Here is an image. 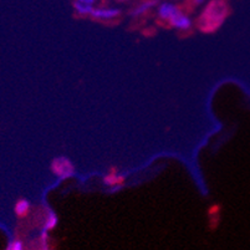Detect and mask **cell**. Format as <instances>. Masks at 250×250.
<instances>
[{"label":"cell","mask_w":250,"mask_h":250,"mask_svg":"<svg viewBox=\"0 0 250 250\" xmlns=\"http://www.w3.org/2000/svg\"><path fill=\"white\" fill-rule=\"evenodd\" d=\"M94 5L86 4L80 0H75L74 1V10L79 17H90L91 11L94 9Z\"/></svg>","instance_id":"obj_8"},{"label":"cell","mask_w":250,"mask_h":250,"mask_svg":"<svg viewBox=\"0 0 250 250\" xmlns=\"http://www.w3.org/2000/svg\"><path fill=\"white\" fill-rule=\"evenodd\" d=\"M80 1H83V3L86 4H90V5H95V3H96L97 0H80Z\"/></svg>","instance_id":"obj_14"},{"label":"cell","mask_w":250,"mask_h":250,"mask_svg":"<svg viewBox=\"0 0 250 250\" xmlns=\"http://www.w3.org/2000/svg\"><path fill=\"white\" fill-rule=\"evenodd\" d=\"M31 204L28 199H19L15 204V213H17L18 217H25V215L28 214L30 212Z\"/></svg>","instance_id":"obj_9"},{"label":"cell","mask_w":250,"mask_h":250,"mask_svg":"<svg viewBox=\"0 0 250 250\" xmlns=\"http://www.w3.org/2000/svg\"><path fill=\"white\" fill-rule=\"evenodd\" d=\"M158 3H160L158 0H143V1L137 4V5L131 10L129 15L132 18L143 17V15H146L147 13H149L152 9L156 8V6L158 5Z\"/></svg>","instance_id":"obj_5"},{"label":"cell","mask_w":250,"mask_h":250,"mask_svg":"<svg viewBox=\"0 0 250 250\" xmlns=\"http://www.w3.org/2000/svg\"><path fill=\"white\" fill-rule=\"evenodd\" d=\"M51 170L60 179H69L75 176V166L71 161L65 156H59L51 162Z\"/></svg>","instance_id":"obj_2"},{"label":"cell","mask_w":250,"mask_h":250,"mask_svg":"<svg viewBox=\"0 0 250 250\" xmlns=\"http://www.w3.org/2000/svg\"><path fill=\"white\" fill-rule=\"evenodd\" d=\"M124 173H120L117 170H113V172H110V173L104 177V184L107 186V187H112V186H116V184L124 183Z\"/></svg>","instance_id":"obj_7"},{"label":"cell","mask_w":250,"mask_h":250,"mask_svg":"<svg viewBox=\"0 0 250 250\" xmlns=\"http://www.w3.org/2000/svg\"><path fill=\"white\" fill-rule=\"evenodd\" d=\"M228 15V0H210L202 10L197 20V26L202 33L212 34L226 22Z\"/></svg>","instance_id":"obj_1"},{"label":"cell","mask_w":250,"mask_h":250,"mask_svg":"<svg viewBox=\"0 0 250 250\" xmlns=\"http://www.w3.org/2000/svg\"><path fill=\"white\" fill-rule=\"evenodd\" d=\"M167 22L170 28L176 29L178 31H188L193 26L192 18L182 10H179L177 14H174Z\"/></svg>","instance_id":"obj_4"},{"label":"cell","mask_w":250,"mask_h":250,"mask_svg":"<svg viewBox=\"0 0 250 250\" xmlns=\"http://www.w3.org/2000/svg\"><path fill=\"white\" fill-rule=\"evenodd\" d=\"M117 1H121V3H126V1H131V0H117Z\"/></svg>","instance_id":"obj_15"},{"label":"cell","mask_w":250,"mask_h":250,"mask_svg":"<svg viewBox=\"0 0 250 250\" xmlns=\"http://www.w3.org/2000/svg\"><path fill=\"white\" fill-rule=\"evenodd\" d=\"M8 250H24L22 249V244L20 242H14L13 244H10Z\"/></svg>","instance_id":"obj_11"},{"label":"cell","mask_w":250,"mask_h":250,"mask_svg":"<svg viewBox=\"0 0 250 250\" xmlns=\"http://www.w3.org/2000/svg\"><path fill=\"white\" fill-rule=\"evenodd\" d=\"M181 9L173 3H162L158 5L157 9V17L158 19H161L162 21H168L170 18L173 17L174 14H177Z\"/></svg>","instance_id":"obj_6"},{"label":"cell","mask_w":250,"mask_h":250,"mask_svg":"<svg viewBox=\"0 0 250 250\" xmlns=\"http://www.w3.org/2000/svg\"><path fill=\"white\" fill-rule=\"evenodd\" d=\"M190 1H192V5L197 8V6H201L203 4H206L207 0H190Z\"/></svg>","instance_id":"obj_13"},{"label":"cell","mask_w":250,"mask_h":250,"mask_svg":"<svg viewBox=\"0 0 250 250\" xmlns=\"http://www.w3.org/2000/svg\"><path fill=\"white\" fill-rule=\"evenodd\" d=\"M121 15V10L113 6H96L92 9L90 17L100 21H110L117 19Z\"/></svg>","instance_id":"obj_3"},{"label":"cell","mask_w":250,"mask_h":250,"mask_svg":"<svg viewBox=\"0 0 250 250\" xmlns=\"http://www.w3.org/2000/svg\"><path fill=\"white\" fill-rule=\"evenodd\" d=\"M122 188H124V184H116V186H112V187H108V192L116 193L118 190H121Z\"/></svg>","instance_id":"obj_12"},{"label":"cell","mask_w":250,"mask_h":250,"mask_svg":"<svg viewBox=\"0 0 250 250\" xmlns=\"http://www.w3.org/2000/svg\"><path fill=\"white\" fill-rule=\"evenodd\" d=\"M56 226H58V215L49 209V210H47L46 218H45L44 230H51V229L55 228Z\"/></svg>","instance_id":"obj_10"}]
</instances>
